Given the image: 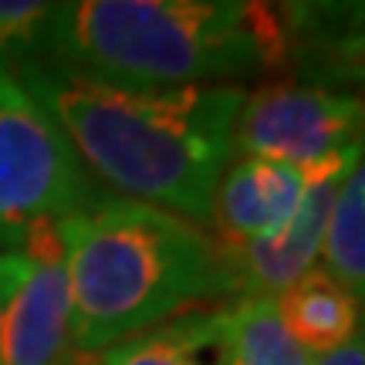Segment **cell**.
Masks as SVG:
<instances>
[{
    "mask_svg": "<svg viewBox=\"0 0 365 365\" xmlns=\"http://www.w3.org/2000/svg\"><path fill=\"white\" fill-rule=\"evenodd\" d=\"M17 78L54 115L95 186L200 227L210 220L220 176L234 163L244 85L129 88L51 65Z\"/></svg>",
    "mask_w": 365,
    "mask_h": 365,
    "instance_id": "1",
    "label": "cell"
},
{
    "mask_svg": "<svg viewBox=\"0 0 365 365\" xmlns=\"http://www.w3.org/2000/svg\"><path fill=\"white\" fill-rule=\"evenodd\" d=\"M44 65L129 88L240 85L287 71V27L254 0H71L54 4Z\"/></svg>",
    "mask_w": 365,
    "mask_h": 365,
    "instance_id": "2",
    "label": "cell"
},
{
    "mask_svg": "<svg viewBox=\"0 0 365 365\" xmlns=\"http://www.w3.org/2000/svg\"><path fill=\"white\" fill-rule=\"evenodd\" d=\"M71 341L102 355L176 314L234 298L230 267L200 223L102 193L61 220Z\"/></svg>",
    "mask_w": 365,
    "mask_h": 365,
    "instance_id": "3",
    "label": "cell"
},
{
    "mask_svg": "<svg viewBox=\"0 0 365 365\" xmlns=\"http://www.w3.org/2000/svg\"><path fill=\"white\" fill-rule=\"evenodd\" d=\"M102 196L54 115L0 71V250L68 220Z\"/></svg>",
    "mask_w": 365,
    "mask_h": 365,
    "instance_id": "4",
    "label": "cell"
},
{
    "mask_svg": "<svg viewBox=\"0 0 365 365\" xmlns=\"http://www.w3.org/2000/svg\"><path fill=\"white\" fill-rule=\"evenodd\" d=\"M365 139V98L274 78L247 88L234 122V156L308 170Z\"/></svg>",
    "mask_w": 365,
    "mask_h": 365,
    "instance_id": "5",
    "label": "cell"
},
{
    "mask_svg": "<svg viewBox=\"0 0 365 365\" xmlns=\"http://www.w3.org/2000/svg\"><path fill=\"white\" fill-rule=\"evenodd\" d=\"M24 271L0 318V365H75L71 287L61 223L41 227L21 244Z\"/></svg>",
    "mask_w": 365,
    "mask_h": 365,
    "instance_id": "6",
    "label": "cell"
},
{
    "mask_svg": "<svg viewBox=\"0 0 365 365\" xmlns=\"http://www.w3.org/2000/svg\"><path fill=\"white\" fill-rule=\"evenodd\" d=\"M359 145L335 153V156L304 170V190H301L298 210L271 240L247 244V247L237 250H223L217 244L227 257V267H230L234 298L237 294H271L274 298L291 281H298L304 271L322 264L328 217H331L341 180L349 176L355 156H359Z\"/></svg>",
    "mask_w": 365,
    "mask_h": 365,
    "instance_id": "7",
    "label": "cell"
},
{
    "mask_svg": "<svg viewBox=\"0 0 365 365\" xmlns=\"http://www.w3.org/2000/svg\"><path fill=\"white\" fill-rule=\"evenodd\" d=\"M291 78L365 98V0L281 4Z\"/></svg>",
    "mask_w": 365,
    "mask_h": 365,
    "instance_id": "8",
    "label": "cell"
},
{
    "mask_svg": "<svg viewBox=\"0 0 365 365\" xmlns=\"http://www.w3.org/2000/svg\"><path fill=\"white\" fill-rule=\"evenodd\" d=\"M304 170H291L267 159L234 156L220 176L210 207V237L223 250L271 240L298 210Z\"/></svg>",
    "mask_w": 365,
    "mask_h": 365,
    "instance_id": "9",
    "label": "cell"
},
{
    "mask_svg": "<svg viewBox=\"0 0 365 365\" xmlns=\"http://www.w3.org/2000/svg\"><path fill=\"white\" fill-rule=\"evenodd\" d=\"M274 304L291 339L312 359L345 345L365 325V308L359 298L322 264L291 281L281 294H274Z\"/></svg>",
    "mask_w": 365,
    "mask_h": 365,
    "instance_id": "10",
    "label": "cell"
},
{
    "mask_svg": "<svg viewBox=\"0 0 365 365\" xmlns=\"http://www.w3.org/2000/svg\"><path fill=\"white\" fill-rule=\"evenodd\" d=\"M98 365H227L217 308H196L102 352Z\"/></svg>",
    "mask_w": 365,
    "mask_h": 365,
    "instance_id": "11",
    "label": "cell"
},
{
    "mask_svg": "<svg viewBox=\"0 0 365 365\" xmlns=\"http://www.w3.org/2000/svg\"><path fill=\"white\" fill-rule=\"evenodd\" d=\"M227 365H314L284 328L271 294H237L217 304Z\"/></svg>",
    "mask_w": 365,
    "mask_h": 365,
    "instance_id": "12",
    "label": "cell"
},
{
    "mask_svg": "<svg viewBox=\"0 0 365 365\" xmlns=\"http://www.w3.org/2000/svg\"><path fill=\"white\" fill-rule=\"evenodd\" d=\"M322 267L335 274L365 308V139L328 217Z\"/></svg>",
    "mask_w": 365,
    "mask_h": 365,
    "instance_id": "13",
    "label": "cell"
},
{
    "mask_svg": "<svg viewBox=\"0 0 365 365\" xmlns=\"http://www.w3.org/2000/svg\"><path fill=\"white\" fill-rule=\"evenodd\" d=\"M54 4L41 0H0V71L24 75L48 61Z\"/></svg>",
    "mask_w": 365,
    "mask_h": 365,
    "instance_id": "14",
    "label": "cell"
},
{
    "mask_svg": "<svg viewBox=\"0 0 365 365\" xmlns=\"http://www.w3.org/2000/svg\"><path fill=\"white\" fill-rule=\"evenodd\" d=\"M21 271H24L21 250H0V318H4V308H7L14 287L21 281Z\"/></svg>",
    "mask_w": 365,
    "mask_h": 365,
    "instance_id": "15",
    "label": "cell"
},
{
    "mask_svg": "<svg viewBox=\"0 0 365 365\" xmlns=\"http://www.w3.org/2000/svg\"><path fill=\"white\" fill-rule=\"evenodd\" d=\"M314 365H365V325H362V331H359L355 339H349L345 345L318 355Z\"/></svg>",
    "mask_w": 365,
    "mask_h": 365,
    "instance_id": "16",
    "label": "cell"
}]
</instances>
